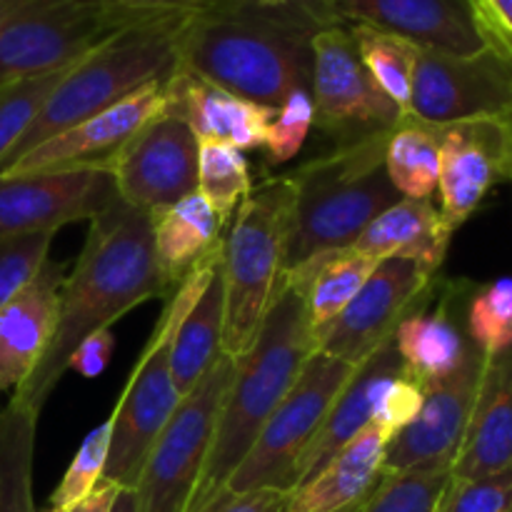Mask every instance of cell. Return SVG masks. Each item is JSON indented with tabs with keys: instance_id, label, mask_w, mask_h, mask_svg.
Here are the masks:
<instances>
[{
	"instance_id": "1",
	"label": "cell",
	"mask_w": 512,
	"mask_h": 512,
	"mask_svg": "<svg viewBox=\"0 0 512 512\" xmlns=\"http://www.w3.org/2000/svg\"><path fill=\"white\" fill-rule=\"evenodd\" d=\"M173 293L155 260L150 215L115 198L90 220L83 250L60 283L48 350L15 395L40 413L85 338L110 330L138 305Z\"/></svg>"
},
{
	"instance_id": "2",
	"label": "cell",
	"mask_w": 512,
	"mask_h": 512,
	"mask_svg": "<svg viewBox=\"0 0 512 512\" xmlns=\"http://www.w3.org/2000/svg\"><path fill=\"white\" fill-rule=\"evenodd\" d=\"M340 23L320 0L265 8L248 0L225 13L195 15L178 40V68L278 110L293 90H310L313 38Z\"/></svg>"
},
{
	"instance_id": "3",
	"label": "cell",
	"mask_w": 512,
	"mask_h": 512,
	"mask_svg": "<svg viewBox=\"0 0 512 512\" xmlns=\"http://www.w3.org/2000/svg\"><path fill=\"white\" fill-rule=\"evenodd\" d=\"M315 350L318 340L303 293L280 275L273 303L253 345L235 360L233 380L220 408L208 463L188 510L228 485L230 475L243 463L260 430L283 403Z\"/></svg>"
},
{
	"instance_id": "4",
	"label": "cell",
	"mask_w": 512,
	"mask_h": 512,
	"mask_svg": "<svg viewBox=\"0 0 512 512\" xmlns=\"http://www.w3.org/2000/svg\"><path fill=\"white\" fill-rule=\"evenodd\" d=\"M390 133L338 143L333 153L285 175L293 198L283 273L313 255L350 248L380 213L403 200L385 170Z\"/></svg>"
},
{
	"instance_id": "5",
	"label": "cell",
	"mask_w": 512,
	"mask_h": 512,
	"mask_svg": "<svg viewBox=\"0 0 512 512\" xmlns=\"http://www.w3.org/2000/svg\"><path fill=\"white\" fill-rule=\"evenodd\" d=\"M195 15H160L110 35L63 75L48 103L18 140L0 173L45 140L113 108L150 83H165L178 70V40Z\"/></svg>"
},
{
	"instance_id": "6",
	"label": "cell",
	"mask_w": 512,
	"mask_h": 512,
	"mask_svg": "<svg viewBox=\"0 0 512 512\" xmlns=\"http://www.w3.org/2000/svg\"><path fill=\"white\" fill-rule=\"evenodd\" d=\"M223 258V243L205 255L183 283L175 288L140 353L138 365L130 373L128 385L110 415V450L103 478L120 488H135L143 470L145 458L155 440L180 405V393L175 388L170 353H173L175 330L188 313L190 305L203 293L205 283Z\"/></svg>"
},
{
	"instance_id": "7",
	"label": "cell",
	"mask_w": 512,
	"mask_h": 512,
	"mask_svg": "<svg viewBox=\"0 0 512 512\" xmlns=\"http://www.w3.org/2000/svg\"><path fill=\"white\" fill-rule=\"evenodd\" d=\"M290 198L285 175L263 180L235 210V223L223 238L225 320L220 350L233 360L253 345L283 275Z\"/></svg>"
},
{
	"instance_id": "8",
	"label": "cell",
	"mask_w": 512,
	"mask_h": 512,
	"mask_svg": "<svg viewBox=\"0 0 512 512\" xmlns=\"http://www.w3.org/2000/svg\"><path fill=\"white\" fill-rule=\"evenodd\" d=\"M140 20L108 0H0V85L68 68Z\"/></svg>"
},
{
	"instance_id": "9",
	"label": "cell",
	"mask_w": 512,
	"mask_h": 512,
	"mask_svg": "<svg viewBox=\"0 0 512 512\" xmlns=\"http://www.w3.org/2000/svg\"><path fill=\"white\" fill-rule=\"evenodd\" d=\"M353 370L355 365L315 350L225 488L235 493L263 488L293 493L305 453Z\"/></svg>"
},
{
	"instance_id": "10",
	"label": "cell",
	"mask_w": 512,
	"mask_h": 512,
	"mask_svg": "<svg viewBox=\"0 0 512 512\" xmlns=\"http://www.w3.org/2000/svg\"><path fill=\"white\" fill-rule=\"evenodd\" d=\"M235 360L220 355L193 390L180 400L178 410L150 448L140 470L135 498L138 512H185L203 478L213 445L215 425L225 393L233 380Z\"/></svg>"
},
{
	"instance_id": "11",
	"label": "cell",
	"mask_w": 512,
	"mask_h": 512,
	"mask_svg": "<svg viewBox=\"0 0 512 512\" xmlns=\"http://www.w3.org/2000/svg\"><path fill=\"white\" fill-rule=\"evenodd\" d=\"M310 95L313 125L338 143L390 133L408 120L370 78L348 23H330L315 33Z\"/></svg>"
},
{
	"instance_id": "12",
	"label": "cell",
	"mask_w": 512,
	"mask_h": 512,
	"mask_svg": "<svg viewBox=\"0 0 512 512\" xmlns=\"http://www.w3.org/2000/svg\"><path fill=\"white\" fill-rule=\"evenodd\" d=\"M410 110L415 120L430 125L508 118L512 113V58L490 45L473 55L420 48Z\"/></svg>"
},
{
	"instance_id": "13",
	"label": "cell",
	"mask_w": 512,
	"mask_h": 512,
	"mask_svg": "<svg viewBox=\"0 0 512 512\" xmlns=\"http://www.w3.org/2000/svg\"><path fill=\"white\" fill-rule=\"evenodd\" d=\"M200 140L180 115L160 110L113 160L115 190L123 203L155 218L198 193Z\"/></svg>"
},
{
	"instance_id": "14",
	"label": "cell",
	"mask_w": 512,
	"mask_h": 512,
	"mask_svg": "<svg viewBox=\"0 0 512 512\" xmlns=\"http://www.w3.org/2000/svg\"><path fill=\"white\" fill-rule=\"evenodd\" d=\"M438 290V273L408 258H388L330 325L315 333L320 353L358 365Z\"/></svg>"
},
{
	"instance_id": "15",
	"label": "cell",
	"mask_w": 512,
	"mask_h": 512,
	"mask_svg": "<svg viewBox=\"0 0 512 512\" xmlns=\"http://www.w3.org/2000/svg\"><path fill=\"white\" fill-rule=\"evenodd\" d=\"M118 198L105 168H65L28 175H0V240L53 233L93 220Z\"/></svg>"
},
{
	"instance_id": "16",
	"label": "cell",
	"mask_w": 512,
	"mask_h": 512,
	"mask_svg": "<svg viewBox=\"0 0 512 512\" xmlns=\"http://www.w3.org/2000/svg\"><path fill=\"white\" fill-rule=\"evenodd\" d=\"M485 353L473 345L465 363L448 378L423 385L418 415L388 440L383 475L423 468H453L478 395Z\"/></svg>"
},
{
	"instance_id": "17",
	"label": "cell",
	"mask_w": 512,
	"mask_h": 512,
	"mask_svg": "<svg viewBox=\"0 0 512 512\" xmlns=\"http://www.w3.org/2000/svg\"><path fill=\"white\" fill-rule=\"evenodd\" d=\"M440 128V213L455 230L480 208L490 190L512 173L505 118L463 120Z\"/></svg>"
},
{
	"instance_id": "18",
	"label": "cell",
	"mask_w": 512,
	"mask_h": 512,
	"mask_svg": "<svg viewBox=\"0 0 512 512\" xmlns=\"http://www.w3.org/2000/svg\"><path fill=\"white\" fill-rule=\"evenodd\" d=\"M168 83V80H165ZM165 83H150L113 108L63 130L15 160L0 175H28L65 168H113L118 150L163 110Z\"/></svg>"
},
{
	"instance_id": "19",
	"label": "cell",
	"mask_w": 512,
	"mask_h": 512,
	"mask_svg": "<svg viewBox=\"0 0 512 512\" xmlns=\"http://www.w3.org/2000/svg\"><path fill=\"white\" fill-rule=\"evenodd\" d=\"M333 18L408 38L420 48L473 55L488 48L468 0H320Z\"/></svg>"
},
{
	"instance_id": "20",
	"label": "cell",
	"mask_w": 512,
	"mask_h": 512,
	"mask_svg": "<svg viewBox=\"0 0 512 512\" xmlns=\"http://www.w3.org/2000/svg\"><path fill=\"white\" fill-rule=\"evenodd\" d=\"M405 373L408 370L400 358L395 338L385 340L375 353H370L363 363L355 365L353 375L330 408L323 428L305 453L303 465H300L298 488L313 480L350 440L358 438L370 423H375L390 385L403 378Z\"/></svg>"
},
{
	"instance_id": "21",
	"label": "cell",
	"mask_w": 512,
	"mask_h": 512,
	"mask_svg": "<svg viewBox=\"0 0 512 512\" xmlns=\"http://www.w3.org/2000/svg\"><path fill=\"white\" fill-rule=\"evenodd\" d=\"M465 285H445L415 308L395 330V345L405 370L420 385L438 383L453 375L473 350L465 330Z\"/></svg>"
},
{
	"instance_id": "22",
	"label": "cell",
	"mask_w": 512,
	"mask_h": 512,
	"mask_svg": "<svg viewBox=\"0 0 512 512\" xmlns=\"http://www.w3.org/2000/svg\"><path fill=\"white\" fill-rule=\"evenodd\" d=\"M163 90V108L180 115L198 140H215L238 150L265 145L275 110L238 98L183 68L170 75Z\"/></svg>"
},
{
	"instance_id": "23",
	"label": "cell",
	"mask_w": 512,
	"mask_h": 512,
	"mask_svg": "<svg viewBox=\"0 0 512 512\" xmlns=\"http://www.w3.org/2000/svg\"><path fill=\"white\" fill-rule=\"evenodd\" d=\"M512 468V348L485 355L478 395L450 478L475 480Z\"/></svg>"
},
{
	"instance_id": "24",
	"label": "cell",
	"mask_w": 512,
	"mask_h": 512,
	"mask_svg": "<svg viewBox=\"0 0 512 512\" xmlns=\"http://www.w3.org/2000/svg\"><path fill=\"white\" fill-rule=\"evenodd\" d=\"M63 278V265L48 258L35 278L0 310V393L18 390L48 350Z\"/></svg>"
},
{
	"instance_id": "25",
	"label": "cell",
	"mask_w": 512,
	"mask_h": 512,
	"mask_svg": "<svg viewBox=\"0 0 512 512\" xmlns=\"http://www.w3.org/2000/svg\"><path fill=\"white\" fill-rule=\"evenodd\" d=\"M455 228L433 200L403 198L380 213L350 248L375 260L408 258L440 273Z\"/></svg>"
},
{
	"instance_id": "26",
	"label": "cell",
	"mask_w": 512,
	"mask_h": 512,
	"mask_svg": "<svg viewBox=\"0 0 512 512\" xmlns=\"http://www.w3.org/2000/svg\"><path fill=\"white\" fill-rule=\"evenodd\" d=\"M390 435L370 423L313 480L290 493L288 512H338L363 503L383 478Z\"/></svg>"
},
{
	"instance_id": "27",
	"label": "cell",
	"mask_w": 512,
	"mask_h": 512,
	"mask_svg": "<svg viewBox=\"0 0 512 512\" xmlns=\"http://www.w3.org/2000/svg\"><path fill=\"white\" fill-rule=\"evenodd\" d=\"M153 220V245L160 273L170 288L223 243V223L200 193L188 195Z\"/></svg>"
},
{
	"instance_id": "28",
	"label": "cell",
	"mask_w": 512,
	"mask_h": 512,
	"mask_svg": "<svg viewBox=\"0 0 512 512\" xmlns=\"http://www.w3.org/2000/svg\"><path fill=\"white\" fill-rule=\"evenodd\" d=\"M380 263L383 260L355 248H340L313 255L303 265L283 273V278L303 293L310 323L318 333L348 308Z\"/></svg>"
},
{
	"instance_id": "29",
	"label": "cell",
	"mask_w": 512,
	"mask_h": 512,
	"mask_svg": "<svg viewBox=\"0 0 512 512\" xmlns=\"http://www.w3.org/2000/svg\"><path fill=\"white\" fill-rule=\"evenodd\" d=\"M223 320H225V295H223V258L205 283L188 313L175 330L173 353H170V370H173L175 388L180 398L190 393L203 378L205 370L223 355Z\"/></svg>"
},
{
	"instance_id": "30",
	"label": "cell",
	"mask_w": 512,
	"mask_h": 512,
	"mask_svg": "<svg viewBox=\"0 0 512 512\" xmlns=\"http://www.w3.org/2000/svg\"><path fill=\"white\" fill-rule=\"evenodd\" d=\"M38 418V410L15 393L0 410V512H35Z\"/></svg>"
},
{
	"instance_id": "31",
	"label": "cell",
	"mask_w": 512,
	"mask_h": 512,
	"mask_svg": "<svg viewBox=\"0 0 512 512\" xmlns=\"http://www.w3.org/2000/svg\"><path fill=\"white\" fill-rule=\"evenodd\" d=\"M385 170L403 198L430 200L440 180V128L408 118L390 133Z\"/></svg>"
},
{
	"instance_id": "32",
	"label": "cell",
	"mask_w": 512,
	"mask_h": 512,
	"mask_svg": "<svg viewBox=\"0 0 512 512\" xmlns=\"http://www.w3.org/2000/svg\"><path fill=\"white\" fill-rule=\"evenodd\" d=\"M350 33L370 78L398 105L405 118H413L410 98H413V73L420 45L370 25H350Z\"/></svg>"
},
{
	"instance_id": "33",
	"label": "cell",
	"mask_w": 512,
	"mask_h": 512,
	"mask_svg": "<svg viewBox=\"0 0 512 512\" xmlns=\"http://www.w3.org/2000/svg\"><path fill=\"white\" fill-rule=\"evenodd\" d=\"M250 190H253V180H250V165L243 150L215 143V140H200L198 193L218 213L220 223L228 225Z\"/></svg>"
},
{
	"instance_id": "34",
	"label": "cell",
	"mask_w": 512,
	"mask_h": 512,
	"mask_svg": "<svg viewBox=\"0 0 512 512\" xmlns=\"http://www.w3.org/2000/svg\"><path fill=\"white\" fill-rule=\"evenodd\" d=\"M465 330L485 355L512 348V278H498L470 290Z\"/></svg>"
},
{
	"instance_id": "35",
	"label": "cell",
	"mask_w": 512,
	"mask_h": 512,
	"mask_svg": "<svg viewBox=\"0 0 512 512\" xmlns=\"http://www.w3.org/2000/svg\"><path fill=\"white\" fill-rule=\"evenodd\" d=\"M73 65L53 70V73L30 75V78L0 85V163L8 158V153L18 145V140L28 133L33 120L38 118L43 105L48 103L55 85L63 80V75Z\"/></svg>"
},
{
	"instance_id": "36",
	"label": "cell",
	"mask_w": 512,
	"mask_h": 512,
	"mask_svg": "<svg viewBox=\"0 0 512 512\" xmlns=\"http://www.w3.org/2000/svg\"><path fill=\"white\" fill-rule=\"evenodd\" d=\"M450 480V468L383 475L360 512H433Z\"/></svg>"
},
{
	"instance_id": "37",
	"label": "cell",
	"mask_w": 512,
	"mask_h": 512,
	"mask_svg": "<svg viewBox=\"0 0 512 512\" xmlns=\"http://www.w3.org/2000/svg\"><path fill=\"white\" fill-rule=\"evenodd\" d=\"M108 450H110V420L90 430L88 438L83 440L80 450L75 453L73 463L65 470L63 480L58 488L50 495V508L63 510L70 505L80 503L93 493L95 485L103 480L105 463H108Z\"/></svg>"
},
{
	"instance_id": "38",
	"label": "cell",
	"mask_w": 512,
	"mask_h": 512,
	"mask_svg": "<svg viewBox=\"0 0 512 512\" xmlns=\"http://www.w3.org/2000/svg\"><path fill=\"white\" fill-rule=\"evenodd\" d=\"M315 123L313 95L310 90H293L285 103L275 110L270 120L268 138H265V158L270 165L288 163L300 153Z\"/></svg>"
},
{
	"instance_id": "39",
	"label": "cell",
	"mask_w": 512,
	"mask_h": 512,
	"mask_svg": "<svg viewBox=\"0 0 512 512\" xmlns=\"http://www.w3.org/2000/svg\"><path fill=\"white\" fill-rule=\"evenodd\" d=\"M53 233L0 240V310L35 278L48 260Z\"/></svg>"
},
{
	"instance_id": "40",
	"label": "cell",
	"mask_w": 512,
	"mask_h": 512,
	"mask_svg": "<svg viewBox=\"0 0 512 512\" xmlns=\"http://www.w3.org/2000/svg\"><path fill=\"white\" fill-rule=\"evenodd\" d=\"M433 512H512V468L488 478H450Z\"/></svg>"
},
{
	"instance_id": "41",
	"label": "cell",
	"mask_w": 512,
	"mask_h": 512,
	"mask_svg": "<svg viewBox=\"0 0 512 512\" xmlns=\"http://www.w3.org/2000/svg\"><path fill=\"white\" fill-rule=\"evenodd\" d=\"M420 403H423V385L413 375L405 373L403 378H398L390 385L375 423L393 438L395 433H400L418 415Z\"/></svg>"
},
{
	"instance_id": "42",
	"label": "cell",
	"mask_w": 512,
	"mask_h": 512,
	"mask_svg": "<svg viewBox=\"0 0 512 512\" xmlns=\"http://www.w3.org/2000/svg\"><path fill=\"white\" fill-rule=\"evenodd\" d=\"M290 493L283 490H248V493H235L223 488L208 498L205 503L185 512H288Z\"/></svg>"
},
{
	"instance_id": "43",
	"label": "cell",
	"mask_w": 512,
	"mask_h": 512,
	"mask_svg": "<svg viewBox=\"0 0 512 512\" xmlns=\"http://www.w3.org/2000/svg\"><path fill=\"white\" fill-rule=\"evenodd\" d=\"M110 5L138 18H158V15H210L240 8L248 0H108Z\"/></svg>"
},
{
	"instance_id": "44",
	"label": "cell",
	"mask_w": 512,
	"mask_h": 512,
	"mask_svg": "<svg viewBox=\"0 0 512 512\" xmlns=\"http://www.w3.org/2000/svg\"><path fill=\"white\" fill-rule=\"evenodd\" d=\"M485 45L512 58V0H468Z\"/></svg>"
},
{
	"instance_id": "45",
	"label": "cell",
	"mask_w": 512,
	"mask_h": 512,
	"mask_svg": "<svg viewBox=\"0 0 512 512\" xmlns=\"http://www.w3.org/2000/svg\"><path fill=\"white\" fill-rule=\"evenodd\" d=\"M115 348V338L110 330H98L90 338H85L83 343L75 348L73 358H70L68 370H75L83 378H98L100 373L108 365L110 355H113Z\"/></svg>"
},
{
	"instance_id": "46",
	"label": "cell",
	"mask_w": 512,
	"mask_h": 512,
	"mask_svg": "<svg viewBox=\"0 0 512 512\" xmlns=\"http://www.w3.org/2000/svg\"><path fill=\"white\" fill-rule=\"evenodd\" d=\"M120 493V485L110 483V480H100L98 485L93 488V493L88 495V498H83L80 503L70 505V508H63V510H55L50 508L48 512H110L113 510V503L115 498H118Z\"/></svg>"
},
{
	"instance_id": "47",
	"label": "cell",
	"mask_w": 512,
	"mask_h": 512,
	"mask_svg": "<svg viewBox=\"0 0 512 512\" xmlns=\"http://www.w3.org/2000/svg\"><path fill=\"white\" fill-rule=\"evenodd\" d=\"M110 512H138V498H135V490L120 488L118 498H115L113 510Z\"/></svg>"
},
{
	"instance_id": "48",
	"label": "cell",
	"mask_w": 512,
	"mask_h": 512,
	"mask_svg": "<svg viewBox=\"0 0 512 512\" xmlns=\"http://www.w3.org/2000/svg\"><path fill=\"white\" fill-rule=\"evenodd\" d=\"M258 5H265V8H278V5H288L293 0H255Z\"/></svg>"
},
{
	"instance_id": "49",
	"label": "cell",
	"mask_w": 512,
	"mask_h": 512,
	"mask_svg": "<svg viewBox=\"0 0 512 512\" xmlns=\"http://www.w3.org/2000/svg\"><path fill=\"white\" fill-rule=\"evenodd\" d=\"M368 500V498H365ZM363 500V503H365ZM363 503H355V505H350V508H343V510H338V512H360V508H363Z\"/></svg>"
}]
</instances>
